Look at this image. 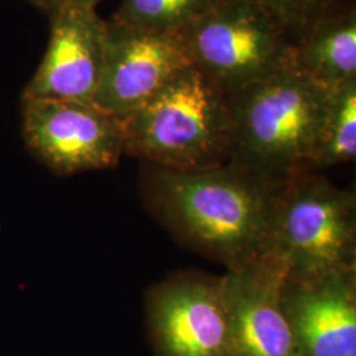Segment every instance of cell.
Returning <instances> with one entry per match:
<instances>
[{
	"label": "cell",
	"mask_w": 356,
	"mask_h": 356,
	"mask_svg": "<svg viewBox=\"0 0 356 356\" xmlns=\"http://www.w3.org/2000/svg\"><path fill=\"white\" fill-rule=\"evenodd\" d=\"M285 184L229 163L194 172L148 165L143 195L153 216L179 242L231 270L266 251Z\"/></svg>",
	"instance_id": "1"
},
{
	"label": "cell",
	"mask_w": 356,
	"mask_h": 356,
	"mask_svg": "<svg viewBox=\"0 0 356 356\" xmlns=\"http://www.w3.org/2000/svg\"><path fill=\"white\" fill-rule=\"evenodd\" d=\"M331 92L291 66L229 94V164L279 184L312 169Z\"/></svg>",
	"instance_id": "2"
},
{
	"label": "cell",
	"mask_w": 356,
	"mask_h": 356,
	"mask_svg": "<svg viewBox=\"0 0 356 356\" xmlns=\"http://www.w3.org/2000/svg\"><path fill=\"white\" fill-rule=\"evenodd\" d=\"M123 120L124 153L148 165L194 172L229 160V94L195 66L178 72Z\"/></svg>",
	"instance_id": "3"
},
{
	"label": "cell",
	"mask_w": 356,
	"mask_h": 356,
	"mask_svg": "<svg viewBox=\"0 0 356 356\" xmlns=\"http://www.w3.org/2000/svg\"><path fill=\"white\" fill-rule=\"evenodd\" d=\"M266 251L288 279H318L356 269L355 193L301 172L281 189Z\"/></svg>",
	"instance_id": "4"
},
{
	"label": "cell",
	"mask_w": 356,
	"mask_h": 356,
	"mask_svg": "<svg viewBox=\"0 0 356 356\" xmlns=\"http://www.w3.org/2000/svg\"><path fill=\"white\" fill-rule=\"evenodd\" d=\"M179 33L193 66L227 94L293 66L292 36L252 0H218Z\"/></svg>",
	"instance_id": "5"
},
{
	"label": "cell",
	"mask_w": 356,
	"mask_h": 356,
	"mask_svg": "<svg viewBox=\"0 0 356 356\" xmlns=\"http://www.w3.org/2000/svg\"><path fill=\"white\" fill-rule=\"evenodd\" d=\"M23 135L29 151L61 176L118 165L124 153L123 120L94 104L24 99Z\"/></svg>",
	"instance_id": "6"
},
{
	"label": "cell",
	"mask_w": 356,
	"mask_h": 356,
	"mask_svg": "<svg viewBox=\"0 0 356 356\" xmlns=\"http://www.w3.org/2000/svg\"><path fill=\"white\" fill-rule=\"evenodd\" d=\"M147 326L156 356H236L222 277L181 273L154 285Z\"/></svg>",
	"instance_id": "7"
},
{
	"label": "cell",
	"mask_w": 356,
	"mask_h": 356,
	"mask_svg": "<svg viewBox=\"0 0 356 356\" xmlns=\"http://www.w3.org/2000/svg\"><path fill=\"white\" fill-rule=\"evenodd\" d=\"M193 66L181 33L106 22L102 76L92 104L124 119Z\"/></svg>",
	"instance_id": "8"
},
{
	"label": "cell",
	"mask_w": 356,
	"mask_h": 356,
	"mask_svg": "<svg viewBox=\"0 0 356 356\" xmlns=\"http://www.w3.org/2000/svg\"><path fill=\"white\" fill-rule=\"evenodd\" d=\"M106 22L92 6L53 13L51 38L24 99L47 98L92 104L102 76Z\"/></svg>",
	"instance_id": "9"
},
{
	"label": "cell",
	"mask_w": 356,
	"mask_h": 356,
	"mask_svg": "<svg viewBox=\"0 0 356 356\" xmlns=\"http://www.w3.org/2000/svg\"><path fill=\"white\" fill-rule=\"evenodd\" d=\"M285 269L264 251L222 277L236 356H300L281 306Z\"/></svg>",
	"instance_id": "10"
},
{
	"label": "cell",
	"mask_w": 356,
	"mask_h": 356,
	"mask_svg": "<svg viewBox=\"0 0 356 356\" xmlns=\"http://www.w3.org/2000/svg\"><path fill=\"white\" fill-rule=\"evenodd\" d=\"M280 298L300 356H356V269L309 280L285 276Z\"/></svg>",
	"instance_id": "11"
},
{
	"label": "cell",
	"mask_w": 356,
	"mask_h": 356,
	"mask_svg": "<svg viewBox=\"0 0 356 356\" xmlns=\"http://www.w3.org/2000/svg\"><path fill=\"white\" fill-rule=\"evenodd\" d=\"M293 66L334 90L356 81V13L341 8L319 19L294 45Z\"/></svg>",
	"instance_id": "12"
},
{
	"label": "cell",
	"mask_w": 356,
	"mask_h": 356,
	"mask_svg": "<svg viewBox=\"0 0 356 356\" xmlns=\"http://www.w3.org/2000/svg\"><path fill=\"white\" fill-rule=\"evenodd\" d=\"M356 81L332 90L310 168L322 169L355 160Z\"/></svg>",
	"instance_id": "13"
},
{
	"label": "cell",
	"mask_w": 356,
	"mask_h": 356,
	"mask_svg": "<svg viewBox=\"0 0 356 356\" xmlns=\"http://www.w3.org/2000/svg\"><path fill=\"white\" fill-rule=\"evenodd\" d=\"M218 0H122L118 23L149 31L178 33L210 11Z\"/></svg>",
	"instance_id": "14"
},
{
	"label": "cell",
	"mask_w": 356,
	"mask_h": 356,
	"mask_svg": "<svg viewBox=\"0 0 356 356\" xmlns=\"http://www.w3.org/2000/svg\"><path fill=\"white\" fill-rule=\"evenodd\" d=\"M286 28L294 42L319 19L339 10V0H252Z\"/></svg>",
	"instance_id": "15"
},
{
	"label": "cell",
	"mask_w": 356,
	"mask_h": 356,
	"mask_svg": "<svg viewBox=\"0 0 356 356\" xmlns=\"http://www.w3.org/2000/svg\"><path fill=\"white\" fill-rule=\"evenodd\" d=\"M40 6L45 7L47 10H51V13L64 8V7H70V6H92L97 7V4L101 0H36Z\"/></svg>",
	"instance_id": "16"
}]
</instances>
